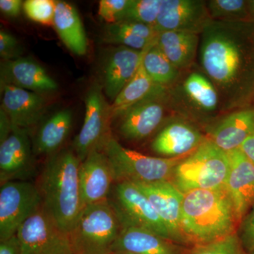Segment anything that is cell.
Returning <instances> with one entry per match:
<instances>
[{"label":"cell","instance_id":"6da1fadb","mask_svg":"<svg viewBox=\"0 0 254 254\" xmlns=\"http://www.w3.org/2000/svg\"><path fill=\"white\" fill-rule=\"evenodd\" d=\"M198 55L220 110L245 108L254 94V22L212 20L200 34Z\"/></svg>","mask_w":254,"mask_h":254},{"label":"cell","instance_id":"7a4b0ae2","mask_svg":"<svg viewBox=\"0 0 254 254\" xmlns=\"http://www.w3.org/2000/svg\"><path fill=\"white\" fill-rule=\"evenodd\" d=\"M239 221L226 186L192 190L184 195L182 234L190 247L215 242L237 232Z\"/></svg>","mask_w":254,"mask_h":254},{"label":"cell","instance_id":"3957f363","mask_svg":"<svg viewBox=\"0 0 254 254\" xmlns=\"http://www.w3.org/2000/svg\"><path fill=\"white\" fill-rule=\"evenodd\" d=\"M80 164L72 148H63L48 157L36 184L45 208L68 234L83 209Z\"/></svg>","mask_w":254,"mask_h":254},{"label":"cell","instance_id":"277c9868","mask_svg":"<svg viewBox=\"0 0 254 254\" xmlns=\"http://www.w3.org/2000/svg\"><path fill=\"white\" fill-rule=\"evenodd\" d=\"M121 230V220L110 199L83 207L68 232L73 254H113Z\"/></svg>","mask_w":254,"mask_h":254},{"label":"cell","instance_id":"5b68a950","mask_svg":"<svg viewBox=\"0 0 254 254\" xmlns=\"http://www.w3.org/2000/svg\"><path fill=\"white\" fill-rule=\"evenodd\" d=\"M229 172L227 153L207 138L177 164L170 181L185 194L192 190L225 186Z\"/></svg>","mask_w":254,"mask_h":254},{"label":"cell","instance_id":"8992f818","mask_svg":"<svg viewBox=\"0 0 254 254\" xmlns=\"http://www.w3.org/2000/svg\"><path fill=\"white\" fill-rule=\"evenodd\" d=\"M103 150L111 163L115 183L170 180L174 169L185 157L168 158L148 156L123 146L113 135L105 143Z\"/></svg>","mask_w":254,"mask_h":254},{"label":"cell","instance_id":"52a82bcc","mask_svg":"<svg viewBox=\"0 0 254 254\" xmlns=\"http://www.w3.org/2000/svg\"><path fill=\"white\" fill-rule=\"evenodd\" d=\"M84 120L81 130L73 140L72 149L83 161L94 150H103L112 136L110 105L105 99L101 84L94 83L90 87L85 98Z\"/></svg>","mask_w":254,"mask_h":254},{"label":"cell","instance_id":"ba28073f","mask_svg":"<svg viewBox=\"0 0 254 254\" xmlns=\"http://www.w3.org/2000/svg\"><path fill=\"white\" fill-rule=\"evenodd\" d=\"M22 254H73L67 232L42 204L16 233Z\"/></svg>","mask_w":254,"mask_h":254},{"label":"cell","instance_id":"9c48e42d","mask_svg":"<svg viewBox=\"0 0 254 254\" xmlns=\"http://www.w3.org/2000/svg\"><path fill=\"white\" fill-rule=\"evenodd\" d=\"M43 204L38 187L28 181H11L0 188V242L18 229Z\"/></svg>","mask_w":254,"mask_h":254},{"label":"cell","instance_id":"30bf717a","mask_svg":"<svg viewBox=\"0 0 254 254\" xmlns=\"http://www.w3.org/2000/svg\"><path fill=\"white\" fill-rule=\"evenodd\" d=\"M170 93L162 86L127 110L119 120L118 131L127 141H140L162 126L165 120Z\"/></svg>","mask_w":254,"mask_h":254},{"label":"cell","instance_id":"8fae6325","mask_svg":"<svg viewBox=\"0 0 254 254\" xmlns=\"http://www.w3.org/2000/svg\"><path fill=\"white\" fill-rule=\"evenodd\" d=\"M113 199H109L116 209L120 220L144 227L173 241L149 200L136 185L129 182H116L113 186Z\"/></svg>","mask_w":254,"mask_h":254},{"label":"cell","instance_id":"7c38bea8","mask_svg":"<svg viewBox=\"0 0 254 254\" xmlns=\"http://www.w3.org/2000/svg\"><path fill=\"white\" fill-rule=\"evenodd\" d=\"M27 128L13 125L7 138L0 142V183L26 181L35 173V156Z\"/></svg>","mask_w":254,"mask_h":254},{"label":"cell","instance_id":"4fadbf2b","mask_svg":"<svg viewBox=\"0 0 254 254\" xmlns=\"http://www.w3.org/2000/svg\"><path fill=\"white\" fill-rule=\"evenodd\" d=\"M133 184L146 195L168 228L174 242L190 247L181 228L182 206L185 194L177 190L170 180Z\"/></svg>","mask_w":254,"mask_h":254},{"label":"cell","instance_id":"5bb4252c","mask_svg":"<svg viewBox=\"0 0 254 254\" xmlns=\"http://www.w3.org/2000/svg\"><path fill=\"white\" fill-rule=\"evenodd\" d=\"M79 183L83 208L109 199L115 179L111 163L103 150L91 152L81 162Z\"/></svg>","mask_w":254,"mask_h":254},{"label":"cell","instance_id":"9a60e30c","mask_svg":"<svg viewBox=\"0 0 254 254\" xmlns=\"http://www.w3.org/2000/svg\"><path fill=\"white\" fill-rule=\"evenodd\" d=\"M206 1L163 0L157 20V31H184L201 34L211 21Z\"/></svg>","mask_w":254,"mask_h":254},{"label":"cell","instance_id":"2e32d148","mask_svg":"<svg viewBox=\"0 0 254 254\" xmlns=\"http://www.w3.org/2000/svg\"><path fill=\"white\" fill-rule=\"evenodd\" d=\"M199 128L186 119H173L157 133L151 149L163 158L186 156L206 139Z\"/></svg>","mask_w":254,"mask_h":254},{"label":"cell","instance_id":"e0dca14e","mask_svg":"<svg viewBox=\"0 0 254 254\" xmlns=\"http://www.w3.org/2000/svg\"><path fill=\"white\" fill-rule=\"evenodd\" d=\"M147 49L140 51L118 46L105 57L102 67L101 85L112 103L136 74Z\"/></svg>","mask_w":254,"mask_h":254},{"label":"cell","instance_id":"ac0fdd59","mask_svg":"<svg viewBox=\"0 0 254 254\" xmlns=\"http://www.w3.org/2000/svg\"><path fill=\"white\" fill-rule=\"evenodd\" d=\"M121 220L122 230L113 246V253L186 254L189 247L175 243L144 227Z\"/></svg>","mask_w":254,"mask_h":254},{"label":"cell","instance_id":"d6986e66","mask_svg":"<svg viewBox=\"0 0 254 254\" xmlns=\"http://www.w3.org/2000/svg\"><path fill=\"white\" fill-rule=\"evenodd\" d=\"M1 86L10 85L38 94L54 93L57 82L39 64L29 58L3 61L0 68Z\"/></svg>","mask_w":254,"mask_h":254},{"label":"cell","instance_id":"ffe728a7","mask_svg":"<svg viewBox=\"0 0 254 254\" xmlns=\"http://www.w3.org/2000/svg\"><path fill=\"white\" fill-rule=\"evenodd\" d=\"M207 138L229 153L240 148L254 134V110L242 108L231 112L205 127Z\"/></svg>","mask_w":254,"mask_h":254},{"label":"cell","instance_id":"44dd1931","mask_svg":"<svg viewBox=\"0 0 254 254\" xmlns=\"http://www.w3.org/2000/svg\"><path fill=\"white\" fill-rule=\"evenodd\" d=\"M230 172L226 186L241 222L254 205V165L240 148L227 153Z\"/></svg>","mask_w":254,"mask_h":254},{"label":"cell","instance_id":"7402d4cb","mask_svg":"<svg viewBox=\"0 0 254 254\" xmlns=\"http://www.w3.org/2000/svg\"><path fill=\"white\" fill-rule=\"evenodd\" d=\"M1 108L15 127L28 129L46 113V100L42 95L10 85L1 86Z\"/></svg>","mask_w":254,"mask_h":254},{"label":"cell","instance_id":"603a6c76","mask_svg":"<svg viewBox=\"0 0 254 254\" xmlns=\"http://www.w3.org/2000/svg\"><path fill=\"white\" fill-rule=\"evenodd\" d=\"M72 123L73 114L70 109L59 110L47 119L33 139L35 155L50 157L63 149L62 146L69 135Z\"/></svg>","mask_w":254,"mask_h":254},{"label":"cell","instance_id":"cb8c5ba5","mask_svg":"<svg viewBox=\"0 0 254 254\" xmlns=\"http://www.w3.org/2000/svg\"><path fill=\"white\" fill-rule=\"evenodd\" d=\"M53 26L70 51L79 56L86 54V33L77 10L72 4L64 1H55Z\"/></svg>","mask_w":254,"mask_h":254},{"label":"cell","instance_id":"d4e9b609","mask_svg":"<svg viewBox=\"0 0 254 254\" xmlns=\"http://www.w3.org/2000/svg\"><path fill=\"white\" fill-rule=\"evenodd\" d=\"M200 35L193 32H160L156 45L172 64L180 71L190 67L199 48Z\"/></svg>","mask_w":254,"mask_h":254},{"label":"cell","instance_id":"484cf974","mask_svg":"<svg viewBox=\"0 0 254 254\" xmlns=\"http://www.w3.org/2000/svg\"><path fill=\"white\" fill-rule=\"evenodd\" d=\"M159 32L153 26L131 21L108 24L103 33L105 43L143 51L155 43Z\"/></svg>","mask_w":254,"mask_h":254},{"label":"cell","instance_id":"4316f807","mask_svg":"<svg viewBox=\"0 0 254 254\" xmlns=\"http://www.w3.org/2000/svg\"><path fill=\"white\" fill-rule=\"evenodd\" d=\"M182 93L198 118L208 119L220 108V97L216 88L205 75L190 73L182 85Z\"/></svg>","mask_w":254,"mask_h":254},{"label":"cell","instance_id":"83f0119b","mask_svg":"<svg viewBox=\"0 0 254 254\" xmlns=\"http://www.w3.org/2000/svg\"><path fill=\"white\" fill-rule=\"evenodd\" d=\"M160 87L162 86L152 81L141 63L136 74L110 105L112 120H118L127 110L144 100Z\"/></svg>","mask_w":254,"mask_h":254},{"label":"cell","instance_id":"f1b7e54d","mask_svg":"<svg viewBox=\"0 0 254 254\" xmlns=\"http://www.w3.org/2000/svg\"><path fill=\"white\" fill-rule=\"evenodd\" d=\"M142 64L152 81L160 86L168 88L180 76V70L163 54L156 42L145 51Z\"/></svg>","mask_w":254,"mask_h":254},{"label":"cell","instance_id":"f546056e","mask_svg":"<svg viewBox=\"0 0 254 254\" xmlns=\"http://www.w3.org/2000/svg\"><path fill=\"white\" fill-rule=\"evenodd\" d=\"M206 5L213 21H250L248 0H209Z\"/></svg>","mask_w":254,"mask_h":254},{"label":"cell","instance_id":"4dcf8cb0","mask_svg":"<svg viewBox=\"0 0 254 254\" xmlns=\"http://www.w3.org/2000/svg\"><path fill=\"white\" fill-rule=\"evenodd\" d=\"M162 1L163 0H131L124 21H135L155 28Z\"/></svg>","mask_w":254,"mask_h":254},{"label":"cell","instance_id":"1f68e13d","mask_svg":"<svg viewBox=\"0 0 254 254\" xmlns=\"http://www.w3.org/2000/svg\"><path fill=\"white\" fill-rule=\"evenodd\" d=\"M186 254H250L244 248L237 232L210 243L189 247Z\"/></svg>","mask_w":254,"mask_h":254},{"label":"cell","instance_id":"d6a6232c","mask_svg":"<svg viewBox=\"0 0 254 254\" xmlns=\"http://www.w3.org/2000/svg\"><path fill=\"white\" fill-rule=\"evenodd\" d=\"M26 16L32 21L44 25H53L55 1L27 0L23 4Z\"/></svg>","mask_w":254,"mask_h":254},{"label":"cell","instance_id":"836d02e7","mask_svg":"<svg viewBox=\"0 0 254 254\" xmlns=\"http://www.w3.org/2000/svg\"><path fill=\"white\" fill-rule=\"evenodd\" d=\"M131 0H101L98 14L108 24L124 21Z\"/></svg>","mask_w":254,"mask_h":254},{"label":"cell","instance_id":"e575fe53","mask_svg":"<svg viewBox=\"0 0 254 254\" xmlns=\"http://www.w3.org/2000/svg\"><path fill=\"white\" fill-rule=\"evenodd\" d=\"M237 235L249 254L254 251V205L241 220L237 230Z\"/></svg>","mask_w":254,"mask_h":254},{"label":"cell","instance_id":"d590c367","mask_svg":"<svg viewBox=\"0 0 254 254\" xmlns=\"http://www.w3.org/2000/svg\"><path fill=\"white\" fill-rule=\"evenodd\" d=\"M22 48L16 37L9 32L0 31V56L3 61L14 60L21 58Z\"/></svg>","mask_w":254,"mask_h":254},{"label":"cell","instance_id":"8d00e7d4","mask_svg":"<svg viewBox=\"0 0 254 254\" xmlns=\"http://www.w3.org/2000/svg\"><path fill=\"white\" fill-rule=\"evenodd\" d=\"M22 4L21 0H1L0 9L9 17H16L21 12Z\"/></svg>","mask_w":254,"mask_h":254},{"label":"cell","instance_id":"74e56055","mask_svg":"<svg viewBox=\"0 0 254 254\" xmlns=\"http://www.w3.org/2000/svg\"><path fill=\"white\" fill-rule=\"evenodd\" d=\"M0 254H22L17 235L0 242Z\"/></svg>","mask_w":254,"mask_h":254},{"label":"cell","instance_id":"f35d334b","mask_svg":"<svg viewBox=\"0 0 254 254\" xmlns=\"http://www.w3.org/2000/svg\"><path fill=\"white\" fill-rule=\"evenodd\" d=\"M13 129V125L11 120L4 110L0 111V142L4 141L9 136Z\"/></svg>","mask_w":254,"mask_h":254},{"label":"cell","instance_id":"ab89813d","mask_svg":"<svg viewBox=\"0 0 254 254\" xmlns=\"http://www.w3.org/2000/svg\"><path fill=\"white\" fill-rule=\"evenodd\" d=\"M240 149L254 165V134L249 137L244 142L243 144L240 147Z\"/></svg>","mask_w":254,"mask_h":254},{"label":"cell","instance_id":"60d3db41","mask_svg":"<svg viewBox=\"0 0 254 254\" xmlns=\"http://www.w3.org/2000/svg\"><path fill=\"white\" fill-rule=\"evenodd\" d=\"M249 20L254 22V0H248Z\"/></svg>","mask_w":254,"mask_h":254},{"label":"cell","instance_id":"b9f144b4","mask_svg":"<svg viewBox=\"0 0 254 254\" xmlns=\"http://www.w3.org/2000/svg\"><path fill=\"white\" fill-rule=\"evenodd\" d=\"M112 254H123V253H113Z\"/></svg>","mask_w":254,"mask_h":254},{"label":"cell","instance_id":"7bdbcfd3","mask_svg":"<svg viewBox=\"0 0 254 254\" xmlns=\"http://www.w3.org/2000/svg\"><path fill=\"white\" fill-rule=\"evenodd\" d=\"M250 254H254V252H251V253H250Z\"/></svg>","mask_w":254,"mask_h":254}]
</instances>
